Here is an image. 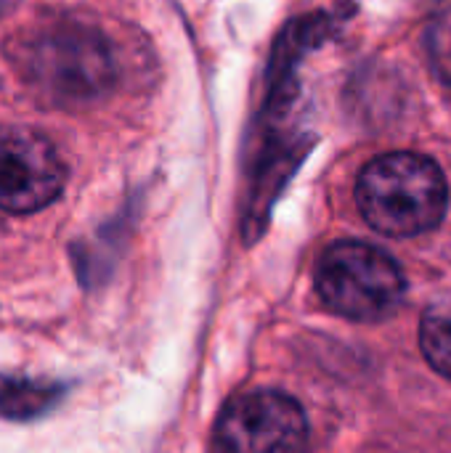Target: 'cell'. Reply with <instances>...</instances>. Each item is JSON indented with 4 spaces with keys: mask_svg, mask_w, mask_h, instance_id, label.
<instances>
[{
    "mask_svg": "<svg viewBox=\"0 0 451 453\" xmlns=\"http://www.w3.org/2000/svg\"><path fill=\"white\" fill-rule=\"evenodd\" d=\"M8 61L32 96L48 106L74 109L114 82L106 37L74 16H43L21 27L8 42Z\"/></svg>",
    "mask_w": 451,
    "mask_h": 453,
    "instance_id": "6da1fadb",
    "label": "cell"
},
{
    "mask_svg": "<svg viewBox=\"0 0 451 453\" xmlns=\"http://www.w3.org/2000/svg\"><path fill=\"white\" fill-rule=\"evenodd\" d=\"M356 202L364 220L385 236H420L436 228L449 207L441 167L415 151L375 157L359 175Z\"/></svg>",
    "mask_w": 451,
    "mask_h": 453,
    "instance_id": "7a4b0ae2",
    "label": "cell"
},
{
    "mask_svg": "<svg viewBox=\"0 0 451 453\" xmlns=\"http://www.w3.org/2000/svg\"><path fill=\"white\" fill-rule=\"evenodd\" d=\"M316 289L324 305L351 321L391 319L407 292L396 260L367 242H338L324 250L316 265Z\"/></svg>",
    "mask_w": 451,
    "mask_h": 453,
    "instance_id": "3957f363",
    "label": "cell"
},
{
    "mask_svg": "<svg viewBox=\"0 0 451 453\" xmlns=\"http://www.w3.org/2000/svg\"><path fill=\"white\" fill-rule=\"evenodd\" d=\"M308 422L300 403L276 390H253L226 403L215 425V446L237 453L298 451Z\"/></svg>",
    "mask_w": 451,
    "mask_h": 453,
    "instance_id": "277c9868",
    "label": "cell"
},
{
    "mask_svg": "<svg viewBox=\"0 0 451 453\" xmlns=\"http://www.w3.org/2000/svg\"><path fill=\"white\" fill-rule=\"evenodd\" d=\"M66 167L56 146L29 127H0V210L29 215L58 199Z\"/></svg>",
    "mask_w": 451,
    "mask_h": 453,
    "instance_id": "5b68a950",
    "label": "cell"
},
{
    "mask_svg": "<svg viewBox=\"0 0 451 453\" xmlns=\"http://www.w3.org/2000/svg\"><path fill=\"white\" fill-rule=\"evenodd\" d=\"M420 345L428 364L451 380V295L431 305L423 316Z\"/></svg>",
    "mask_w": 451,
    "mask_h": 453,
    "instance_id": "8992f818",
    "label": "cell"
},
{
    "mask_svg": "<svg viewBox=\"0 0 451 453\" xmlns=\"http://www.w3.org/2000/svg\"><path fill=\"white\" fill-rule=\"evenodd\" d=\"M56 388L40 382H8L0 388V414L11 419H29L43 414L56 401Z\"/></svg>",
    "mask_w": 451,
    "mask_h": 453,
    "instance_id": "52a82bcc",
    "label": "cell"
},
{
    "mask_svg": "<svg viewBox=\"0 0 451 453\" xmlns=\"http://www.w3.org/2000/svg\"><path fill=\"white\" fill-rule=\"evenodd\" d=\"M425 48L433 72L451 88V0H444L431 16L425 29Z\"/></svg>",
    "mask_w": 451,
    "mask_h": 453,
    "instance_id": "ba28073f",
    "label": "cell"
},
{
    "mask_svg": "<svg viewBox=\"0 0 451 453\" xmlns=\"http://www.w3.org/2000/svg\"><path fill=\"white\" fill-rule=\"evenodd\" d=\"M8 3H11V0H0V8H5Z\"/></svg>",
    "mask_w": 451,
    "mask_h": 453,
    "instance_id": "9c48e42d",
    "label": "cell"
}]
</instances>
